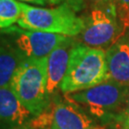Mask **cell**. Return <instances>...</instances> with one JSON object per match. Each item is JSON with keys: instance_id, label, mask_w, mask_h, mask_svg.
Here are the masks:
<instances>
[{"instance_id": "cell-1", "label": "cell", "mask_w": 129, "mask_h": 129, "mask_svg": "<svg viewBox=\"0 0 129 129\" xmlns=\"http://www.w3.org/2000/svg\"><path fill=\"white\" fill-rule=\"evenodd\" d=\"M108 80L105 51L76 42L60 91L64 95L83 91Z\"/></svg>"}, {"instance_id": "cell-2", "label": "cell", "mask_w": 129, "mask_h": 129, "mask_svg": "<svg viewBox=\"0 0 129 129\" xmlns=\"http://www.w3.org/2000/svg\"><path fill=\"white\" fill-rule=\"evenodd\" d=\"M10 87L35 117L41 115L53 101L47 90V56L26 58L16 71Z\"/></svg>"}, {"instance_id": "cell-3", "label": "cell", "mask_w": 129, "mask_h": 129, "mask_svg": "<svg viewBox=\"0 0 129 129\" xmlns=\"http://www.w3.org/2000/svg\"><path fill=\"white\" fill-rule=\"evenodd\" d=\"M21 9L17 25L23 29L75 37L83 28L82 17L66 3L55 8H41L21 2Z\"/></svg>"}, {"instance_id": "cell-4", "label": "cell", "mask_w": 129, "mask_h": 129, "mask_svg": "<svg viewBox=\"0 0 129 129\" xmlns=\"http://www.w3.org/2000/svg\"><path fill=\"white\" fill-rule=\"evenodd\" d=\"M129 86L108 79L97 86L83 91L65 95V98L78 103L94 118L107 125L124 105Z\"/></svg>"}, {"instance_id": "cell-5", "label": "cell", "mask_w": 129, "mask_h": 129, "mask_svg": "<svg viewBox=\"0 0 129 129\" xmlns=\"http://www.w3.org/2000/svg\"><path fill=\"white\" fill-rule=\"evenodd\" d=\"M83 28L80 34L81 43L93 48H109L123 38L127 32L120 23L116 10L91 9L81 16Z\"/></svg>"}, {"instance_id": "cell-6", "label": "cell", "mask_w": 129, "mask_h": 129, "mask_svg": "<svg viewBox=\"0 0 129 129\" xmlns=\"http://www.w3.org/2000/svg\"><path fill=\"white\" fill-rule=\"evenodd\" d=\"M0 37H2L0 42L14 48L25 58L46 57L70 38L62 35L27 30L15 25L0 30Z\"/></svg>"}, {"instance_id": "cell-7", "label": "cell", "mask_w": 129, "mask_h": 129, "mask_svg": "<svg viewBox=\"0 0 129 129\" xmlns=\"http://www.w3.org/2000/svg\"><path fill=\"white\" fill-rule=\"evenodd\" d=\"M99 126L78 103L58 96L53 98L50 129H97Z\"/></svg>"}, {"instance_id": "cell-8", "label": "cell", "mask_w": 129, "mask_h": 129, "mask_svg": "<svg viewBox=\"0 0 129 129\" xmlns=\"http://www.w3.org/2000/svg\"><path fill=\"white\" fill-rule=\"evenodd\" d=\"M34 117L10 86L0 88V129H25Z\"/></svg>"}, {"instance_id": "cell-9", "label": "cell", "mask_w": 129, "mask_h": 129, "mask_svg": "<svg viewBox=\"0 0 129 129\" xmlns=\"http://www.w3.org/2000/svg\"><path fill=\"white\" fill-rule=\"evenodd\" d=\"M76 42L74 37H70L47 56V90L52 98L57 96L60 90Z\"/></svg>"}, {"instance_id": "cell-10", "label": "cell", "mask_w": 129, "mask_h": 129, "mask_svg": "<svg viewBox=\"0 0 129 129\" xmlns=\"http://www.w3.org/2000/svg\"><path fill=\"white\" fill-rule=\"evenodd\" d=\"M108 79L129 86V41L121 38L105 50Z\"/></svg>"}, {"instance_id": "cell-11", "label": "cell", "mask_w": 129, "mask_h": 129, "mask_svg": "<svg viewBox=\"0 0 129 129\" xmlns=\"http://www.w3.org/2000/svg\"><path fill=\"white\" fill-rule=\"evenodd\" d=\"M25 59L14 48L0 42V88L9 87L16 71Z\"/></svg>"}, {"instance_id": "cell-12", "label": "cell", "mask_w": 129, "mask_h": 129, "mask_svg": "<svg viewBox=\"0 0 129 129\" xmlns=\"http://www.w3.org/2000/svg\"><path fill=\"white\" fill-rule=\"evenodd\" d=\"M21 14V2L17 0H0V30L17 24Z\"/></svg>"}, {"instance_id": "cell-13", "label": "cell", "mask_w": 129, "mask_h": 129, "mask_svg": "<svg viewBox=\"0 0 129 129\" xmlns=\"http://www.w3.org/2000/svg\"><path fill=\"white\" fill-rule=\"evenodd\" d=\"M63 3L69 5L76 13L86 7L91 9L99 8V9L117 11L116 0H65Z\"/></svg>"}, {"instance_id": "cell-14", "label": "cell", "mask_w": 129, "mask_h": 129, "mask_svg": "<svg viewBox=\"0 0 129 129\" xmlns=\"http://www.w3.org/2000/svg\"><path fill=\"white\" fill-rule=\"evenodd\" d=\"M110 129H129V93L124 105L107 123Z\"/></svg>"}, {"instance_id": "cell-15", "label": "cell", "mask_w": 129, "mask_h": 129, "mask_svg": "<svg viewBox=\"0 0 129 129\" xmlns=\"http://www.w3.org/2000/svg\"><path fill=\"white\" fill-rule=\"evenodd\" d=\"M117 12L120 23L126 31L129 29V0H116Z\"/></svg>"}, {"instance_id": "cell-16", "label": "cell", "mask_w": 129, "mask_h": 129, "mask_svg": "<svg viewBox=\"0 0 129 129\" xmlns=\"http://www.w3.org/2000/svg\"><path fill=\"white\" fill-rule=\"evenodd\" d=\"M22 3H26V4H35L37 6H45L47 5V0H19Z\"/></svg>"}, {"instance_id": "cell-17", "label": "cell", "mask_w": 129, "mask_h": 129, "mask_svg": "<svg viewBox=\"0 0 129 129\" xmlns=\"http://www.w3.org/2000/svg\"><path fill=\"white\" fill-rule=\"evenodd\" d=\"M65 0H47V3L49 5H59L62 4Z\"/></svg>"}, {"instance_id": "cell-18", "label": "cell", "mask_w": 129, "mask_h": 129, "mask_svg": "<svg viewBox=\"0 0 129 129\" xmlns=\"http://www.w3.org/2000/svg\"><path fill=\"white\" fill-rule=\"evenodd\" d=\"M97 129H105V128H104V126H101V125H100Z\"/></svg>"}, {"instance_id": "cell-19", "label": "cell", "mask_w": 129, "mask_h": 129, "mask_svg": "<svg viewBox=\"0 0 129 129\" xmlns=\"http://www.w3.org/2000/svg\"><path fill=\"white\" fill-rule=\"evenodd\" d=\"M25 129H32V128H29V127H26Z\"/></svg>"}, {"instance_id": "cell-20", "label": "cell", "mask_w": 129, "mask_h": 129, "mask_svg": "<svg viewBox=\"0 0 129 129\" xmlns=\"http://www.w3.org/2000/svg\"><path fill=\"white\" fill-rule=\"evenodd\" d=\"M128 41H129V39H128Z\"/></svg>"}]
</instances>
